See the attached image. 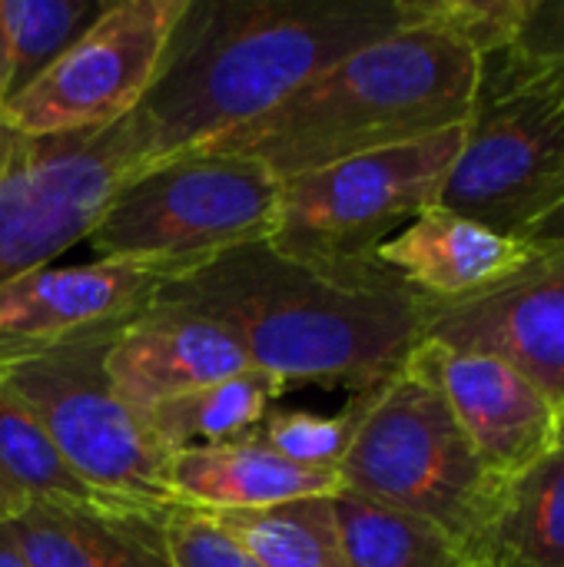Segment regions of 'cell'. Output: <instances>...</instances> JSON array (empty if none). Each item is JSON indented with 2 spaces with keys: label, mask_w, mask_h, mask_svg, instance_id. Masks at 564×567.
I'll list each match as a JSON object with an SVG mask.
<instances>
[{
  "label": "cell",
  "mask_w": 564,
  "mask_h": 567,
  "mask_svg": "<svg viewBox=\"0 0 564 567\" xmlns=\"http://www.w3.org/2000/svg\"><path fill=\"white\" fill-rule=\"evenodd\" d=\"M156 296L229 326L249 365L283 385H339L352 395L406 369L429 316V299L376 252L319 259L266 239L163 282Z\"/></svg>",
  "instance_id": "obj_1"
},
{
  "label": "cell",
  "mask_w": 564,
  "mask_h": 567,
  "mask_svg": "<svg viewBox=\"0 0 564 567\" xmlns=\"http://www.w3.org/2000/svg\"><path fill=\"white\" fill-rule=\"evenodd\" d=\"M406 23V0H189L153 90L130 113L140 169L259 120Z\"/></svg>",
  "instance_id": "obj_2"
},
{
  "label": "cell",
  "mask_w": 564,
  "mask_h": 567,
  "mask_svg": "<svg viewBox=\"0 0 564 567\" xmlns=\"http://www.w3.org/2000/svg\"><path fill=\"white\" fill-rule=\"evenodd\" d=\"M479 76L482 56L409 7L402 30L359 47L276 110L203 150L249 156L283 183L349 156L465 126Z\"/></svg>",
  "instance_id": "obj_3"
},
{
  "label": "cell",
  "mask_w": 564,
  "mask_h": 567,
  "mask_svg": "<svg viewBox=\"0 0 564 567\" xmlns=\"http://www.w3.org/2000/svg\"><path fill=\"white\" fill-rule=\"evenodd\" d=\"M564 203V63L509 47L479 93L435 206L522 236Z\"/></svg>",
  "instance_id": "obj_4"
},
{
  "label": "cell",
  "mask_w": 564,
  "mask_h": 567,
  "mask_svg": "<svg viewBox=\"0 0 564 567\" xmlns=\"http://www.w3.org/2000/svg\"><path fill=\"white\" fill-rule=\"evenodd\" d=\"M283 183L256 159L193 150L133 173L90 233L96 259L180 279L273 236Z\"/></svg>",
  "instance_id": "obj_5"
},
{
  "label": "cell",
  "mask_w": 564,
  "mask_h": 567,
  "mask_svg": "<svg viewBox=\"0 0 564 567\" xmlns=\"http://www.w3.org/2000/svg\"><path fill=\"white\" fill-rule=\"evenodd\" d=\"M339 475L346 492L425 518L462 548L479 535L502 485L435 385L409 362L366 392V412Z\"/></svg>",
  "instance_id": "obj_6"
},
{
  "label": "cell",
  "mask_w": 564,
  "mask_h": 567,
  "mask_svg": "<svg viewBox=\"0 0 564 567\" xmlns=\"http://www.w3.org/2000/svg\"><path fill=\"white\" fill-rule=\"evenodd\" d=\"M120 326L110 322L50 352L0 362V382L96 495L163 512L176 505L166 482L170 452L106 375V352Z\"/></svg>",
  "instance_id": "obj_7"
},
{
  "label": "cell",
  "mask_w": 564,
  "mask_h": 567,
  "mask_svg": "<svg viewBox=\"0 0 564 567\" xmlns=\"http://www.w3.org/2000/svg\"><path fill=\"white\" fill-rule=\"evenodd\" d=\"M140 173L130 116L96 133L17 136L0 123V286L90 239Z\"/></svg>",
  "instance_id": "obj_8"
},
{
  "label": "cell",
  "mask_w": 564,
  "mask_h": 567,
  "mask_svg": "<svg viewBox=\"0 0 564 567\" xmlns=\"http://www.w3.org/2000/svg\"><path fill=\"white\" fill-rule=\"evenodd\" d=\"M459 143L462 126L283 179L276 226L266 243L319 259L376 252L422 209L435 206Z\"/></svg>",
  "instance_id": "obj_9"
},
{
  "label": "cell",
  "mask_w": 564,
  "mask_h": 567,
  "mask_svg": "<svg viewBox=\"0 0 564 567\" xmlns=\"http://www.w3.org/2000/svg\"><path fill=\"white\" fill-rule=\"evenodd\" d=\"M189 0H120L0 106L17 136L96 133L126 120L153 90Z\"/></svg>",
  "instance_id": "obj_10"
},
{
  "label": "cell",
  "mask_w": 564,
  "mask_h": 567,
  "mask_svg": "<svg viewBox=\"0 0 564 567\" xmlns=\"http://www.w3.org/2000/svg\"><path fill=\"white\" fill-rule=\"evenodd\" d=\"M422 342L495 355L529 375L564 405V243L532 249L502 282L455 299L429 302Z\"/></svg>",
  "instance_id": "obj_11"
},
{
  "label": "cell",
  "mask_w": 564,
  "mask_h": 567,
  "mask_svg": "<svg viewBox=\"0 0 564 567\" xmlns=\"http://www.w3.org/2000/svg\"><path fill=\"white\" fill-rule=\"evenodd\" d=\"M409 365L435 385L495 478L509 482L558 449L562 409L515 365L435 342H419Z\"/></svg>",
  "instance_id": "obj_12"
},
{
  "label": "cell",
  "mask_w": 564,
  "mask_h": 567,
  "mask_svg": "<svg viewBox=\"0 0 564 567\" xmlns=\"http://www.w3.org/2000/svg\"><path fill=\"white\" fill-rule=\"evenodd\" d=\"M246 369L253 365L229 326L160 296L120 326L106 352L110 385L143 415Z\"/></svg>",
  "instance_id": "obj_13"
},
{
  "label": "cell",
  "mask_w": 564,
  "mask_h": 567,
  "mask_svg": "<svg viewBox=\"0 0 564 567\" xmlns=\"http://www.w3.org/2000/svg\"><path fill=\"white\" fill-rule=\"evenodd\" d=\"M163 286L160 276L120 266H47L0 286V362L50 352L100 326L126 322Z\"/></svg>",
  "instance_id": "obj_14"
},
{
  "label": "cell",
  "mask_w": 564,
  "mask_h": 567,
  "mask_svg": "<svg viewBox=\"0 0 564 567\" xmlns=\"http://www.w3.org/2000/svg\"><path fill=\"white\" fill-rule=\"evenodd\" d=\"M529 256L532 249L522 239L495 233L445 206L422 209L376 249V259L429 302L475 296L512 276Z\"/></svg>",
  "instance_id": "obj_15"
},
{
  "label": "cell",
  "mask_w": 564,
  "mask_h": 567,
  "mask_svg": "<svg viewBox=\"0 0 564 567\" xmlns=\"http://www.w3.org/2000/svg\"><path fill=\"white\" fill-rule=\"evenodd\" d=\"M163 515L116 502L27 505L10 528L30 567H176Z\"/></svg>",
  "instance_id": "obj_16"
},
{
  "label": "cell",
  "mask_w": 564,
  "mask_h": 567,
  "mask_svg": "<svg viewBox=\"0 0 564 567\" xmlns=\"http://www.w3.org/2000/svg\"><path fill=\"white\" fill-rule=\"evenodd\" d=\"M166 482L176 505L206 515L256 512L299 498H332L342 492L339 472L286 462L283 455L266 449L256 435L226 445L173 452Z\"/></svg>",
  "instance_id": "obj_17"
},
{
  "label": "cell",
  "mask_w": 564,
  "mask_h": 567,
  "mask_svg": "<svg viewBox=\"0 0 564 567\" xmlns=\"http://www.w3.org/2000/svg\"><path fill=\"white\" fill-rule=\"evenodd\" d=\"M465 551L475 567H564V449L499 485Z\"/></svg>",
  "instance_id": "obj_18"
},
{
  "label": "cell",
  "mask_w": 564,
  "mask_h": 567,
  "mask_svg": "<svg viewBox=\"0 0 564 567\" xmlns=\"http://www.w3.org/2000/svg\"><path fill=\"white\" fill-rule=\"evenodd\" d=\"M286 385L259 369H246L216 385L196 389L146 412L156 442L173 455L183 449L226 445L256 432Z\"/></svg>",
  "instance_id": "obj_19"
},
{
  "label": "cell",
  "mask_w": 564,
  "mask_h": 567,
  "mask_svg": "<svg viewBox=\"0 0 564 567\" xmlns=\"http://www.w3.org/2000/svg\"><path fill=\"white\" fill-rule=\"evenodd\" d=\"M332 512L352 567H475L452 535L409 512L346 488L332 495Z\"/></svg>",
  "instance_id": "obj_20"
},
{
  "label": "cell",
  "mask_w": 564,
  "mask_h": 567,
  "mask_svg": "<svg viewBox=\"0 0 564 567\" xmlns=\"http://www.w3.org/2000/svg\"><path fill=\"white\" fill-rule=\"evenodd\" d=\"M213 518L263 567H352L339 538L332 498H299Z\"/></svg>",
  "instance_id": "obj_21"
},
{
  "label": "cell",
  "mask_w": 564,
  "mask_h": 567,
  "mask_svg": "<svg viewBox=\"0 0 564 567\" xmlns=\"http://www.w3.org/2000/svg\"><path fill=\"white\" fill-rule=\"evenodd\" d=\"M0 482L20 505H96V495L57 452L43 425L0 382ZM120 505V502H116Z\"/></svg>",
  "instance_id": "obj_22"
},
{
  "label": "cell",
  "mask_w": 564,
  "mask_h": 567,
  "mask_svg": "<svg viewBox=\"0 0 564 567\" xmlns=\"http://www.w3.org/2000/svg\"><path fill=\"white\" fill-rule=\"evenodd\" d=\"M96 0H0L10 56V96L33 83L100 13ZM7 96V100H10Z\"/></svg>",
  "instance_id": "obj_23"
},
{
  "label": "cell",
  "mask_w": 564,
  "mask_h": 567,
  "mask_svg": "<svg viewBox=\"0 0 564 567\" xmlns=\"http://www.w3.org/2000/svg\"><path fill=\"white\" fill-rule=\"evenodd\" d=\"M362 412H366V392L352 395L349 405L336 415L273 405L253 435L266 449L283 455L286 462H296L306 468H322V472H339L349 455V445L359 432Z\"/></svg>",
  "instance_id": "obj_24"
},
{
  "label": "cell",
  "mask_w": 564,
  "mask_h": 567,
  "mask_svg": "<svg viewBox=\"0 0 564 567\" xmlns=\"http://www.w3.org/2000/svg\"><path fill=\"white\" fill-rule=\"evenodd\" d=\"M412 13L469 43L482 60L515 47L529 0H409Z\"/></svg>",
  "instance_id": "obj_25"
},
{
  "label": "cell",
  "mask_w": 564,
  "mask_h": 567,
  "mask_svg": "<svg viewBox=\"0 0 564 567\" xmlns=\"http://www.w3.org/2000/svg\"><path fill=\"white\" fill-rule=\"evenodd\" d=\"M176 567H263L213 515L173 505L163 515Z\"/></svg>",
  "instance_id": "obj_26"
},
{
  "label": "cell",
  "mask_w": 564,
  "mask_h": 567,
  "mask_svg": "<svg viewBox=\"0 0 564 567\" xmlns=\"http://www.w3.org/2000/svg\"><path fill=\"white\" fill-rule=\"evenodd\" d=\"M515 47L522 53L564 63V0H529Z\"/></svg>",
  "instance_id": "obj_27"
},
{
  "label": "cell",
  "mask_w": 564,
  "mask_h": 567,
  "mask_svg": "<svg viewBox=\"0 0 564 567\" xmlns=\"http://www.w3.org/2000/svg\"><path fill=\"white\" fill-rule=\"evenodd\" d=\"M529 249H548V246H562L564 243V203L558 209H552L548 216H542L539 223H532L522 236H519Z\"/></svg>",
  "instance_id": "obj_28"
},
{
  "label": "cell",
  "mask_w": 564,
  "mask_h": 567,
  "mask_svg": "<svg viewBox=\"0 0 564 567\" xmlns=\"http://www.w3.org/2000/svg\"><path fill=\"white\" fill-rule=\"evenodd\" d=\"M0 567H30L20 542H17V535H13V528H10V522L0 525Z\"/></svg>",
  "instance_id": "obj_29"
},
{
  "label": "cell",
  "mask_w": 564,
  "mask_h": 567,
  "mask_svg": "<svg viewBox=\"0 0 564 567\" xmlns=\"http://www.w3.org/2000/svg\"><path fill=\"white\" fill-rule=\"evenodd\" d=\"M7 96H10V56H7V33L0 23V106L7 103Z\"/></svg>",
  "instance_id": "obj_30"
},
{
  "label": "cell",
  "mask_w": 564,
  "mask_h": 567,
  "mask_svg": "<svg viewBox=\"0 0 564 567\" xmlns=\"http://www.w3.org/2000/svg\"><path fill=\"white\" fill-rule=\"evenodd\" d=\"M13 515H20V505L13 502V495H10V492L3 488V482H0V525L10 522Z\"/></svg>",
  "instance_id": "obj_31"
},
{
  "label": "cell",
  "mask_w": 564,
  "mask_h": 567,
  "mask_svg": "<svg viewBox=\"0 0 564 567\" xmlns=\"http://www.w3.org/2000/svg\"><path fill=\"white\" fill-rule=\"evenodd\" d=\"M558 449H564V405H562V415H558Z\"/></svg>",
  "instance_id": "obj_32"
}]
</instances>
